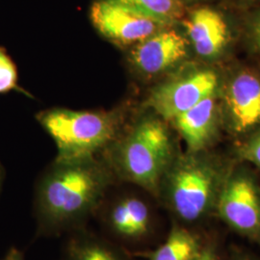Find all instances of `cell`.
<instances>
[{
	"instance_id": "20",
	"label": "cell",
	"mask_w": 260,
	"mask_h": 260,
	"mask_svg": "<svg viewBox=\"0 0 260 260\" xmlns=\"http://www.w3.org/2000/svg\"><path fill=\"white\" fill-rule=\"evenodd\" d=\"M229 260H260V258L255 255H252L249 252L240 251V250H234L232 252Z\"/></svg>"
},
{
	"instance_id": "18",
	"label": "cell",
	"mask_w": 260,
	"mask_h": 260,
	"mask_svg": "<svg viewBox=\"0 0 260 260\" xmlns=\"http://www.w3.org/2000/svg\"><path fill=\"white\" fill-rule=\"evenodd\" d=\"M194 260H224L220 244L214 238L205 239L202 250Z\"/></svg>"
},
{
	"instance_id": "3",
	"label": "cell",
	"mask_w": 260,
	"mask_h": 260,
	"mask_svg": "<svg viewBox=\"0 0 260 260\" xmlns=\"http://www.w3.org/2000/svg\"><path fill=\"white\" fill-rule=\"evenodd\" d=\"M114 177L138 186L156 200L159 187L177 154L166 124L157 119L139 121L105 149Z\"/></svg>"
},
{
	"instance_id": "8",
	"label": "cell",
	"mask_w": 260,
	"mask_h": 260,
	"mask_svg": "<svg viewBox=\"0 0 260 260\" xmlns=\"http://www.w3.org/2000/svg\"><path fill=\"white\" fill-rule=\"evenodd\" d=\"M218 77L209 70H197L159 85L149 95V105L164 120L173 121L212 95Z\"/></svg>"
},
{
	"instance_id": "15",
	"label": "cell",
	"mask_w": 260,
	"mask_h": 260,
	"mask_svg": "<svg viewBox=\"0 0 260 260\" xmlns=\"http://www.w3.org/2000/svg\"><path fill=\"white\" fill-rule=\"evenodd\" d=\"M143 14L171 26L184 16L181 0H121Z\"/></svg>"
},
{
	"instance_id": "1",
	"label": "cell",
	"mask_w": 260,
	"mask_h": 260,
	"mask_svg": "<svg viewBox=\"0 0 260 260\" xmlns=\"http://www.w3.org/2000/svg\"><path fill=\"white\" fill-rule=\"evenodd\" d=\"M105 162L93 157L60 160L42 177L35 196L39 233L59 236L85 229L114 183Z\"/></svg>"
},
{
	"instance_id": "13",
	"label": "cell",
	"mask_w": 260,
	"mask_h": 260,
	"mask_svg": "<svg viewBox=\"0 0 260 260\" xmlns=\"http://www.w3.org/2000/svg\"><path fill=\"white\" fill-rule=\"evenodd\" d=\"M66 260H133L127 250L108 238L89 233L86 228L70 234Z\"/></svg>"
},
{
	"instance_id": "5",
	"label": "cell",
	"mask_w": 260,
	"mask_h": 260,
	"mask_svg": "<svg viewBox=\"0 0 260 260\" xmlns=\"http://www.w3.org/2000/svg\"><path fill=\"white\" fill-rule=\"evenodd\" d=\"M215 215L234 233L260 247V186L250 172H230Z\"/></svg>"
},
{
	"instance_id": "14",
	"label": "cell",
	"mask_w": 260,
	"mask_h": 260,
	"mask_svg": "<svg viewBox=\"0 0 260 260\" xmlns=\"http://www.w3.org/2000/svg\"><path fill=\"white\" fill-rule=\"evenodd\" d=\"M205 240L192 228L174 222L165 241L147 253V260H194Z\"/></svg>"
},
{
	"instance_id": "11",
	"label": "cell",
	"mask_w": 260,
	"mask_h": 260,
	"mask_svg": "<svg viewBox=\"0 0 260 260\" xmlns=\"http://www.w3.org/2000/svg\"><path fill=\"white\" fill-rule=\"evenodd\" d=\"M183 23L199 55L205 58L218 55L228 43V24L215 10L208 7L196 9Z\"/></svg>"
},
{
	"instance_id": "7",
	"label": "cell",
	"mask_w": 260,
	"mask_h": 260,
	"mask_svg": "<svg viewBox=\"0 0 260 260\" xmlns=\"http://www.w3.org/2000/svg\"><path fill=\"white\" fill-rule=\"evenodd\" d=\"M90 17L103 37L121 47H133L158 31L170 27L121 0L94 1Z\"/></svg>"
},
{
	"instance_id": "12",
	"label": "cell",
	"mask_w": 260,
	"mask_h": 260,
	"mask_svg": "<svg viewBox=\"0 0 260 260\" xmlns=\"http://www.w3.org/2000/svg\"><path fill=\"white\" fill-rule=\"evenodd\" d=\"M215 119L216 102L212 94L173 120L185 142L187 152H200L207 149L213 139Z\"/></svg>"
},
{
	"instance_id": "16",
	"label": "cell",
	"mask_w": 260,
	"mask_h": 260,
	"mask_svg": "<svg viewBox=\"0 0 260 260\" xmlns=\"http://www.w3.org/2000/svg\"><path fill=\"white\" fill-rule=\"evenodd\" d=\"M17 81L16 66L5 51L0 49V93L9 92L16 88Z\"/></svg>"
},
{
	"instance_id": "22",
	"label": "cell",
	"mask_w": 260,
	"mask_h": 260,
	"mask_svg": "<svg viewBox=\"0 0 260 260\" xmlns=\"http://www.w3.org/2000/svg\"><path fill=\"white\" fill-rule=\"evenodd\" d=\"M64 260H66V259H64Z\"/></svg>"
},
{
	"instance_id": "19",
	"label": "cell",
	"mask_w": 260,
	"mask_h": 260,
	"mask_svg": "<svg viewBox=\"0 0 260 260\" xmlns=\"http://www.w3.org/2000/svg\"><path fill=\"white\" fill-rule=\"evenodd\" d=\"M251 35L254 46L260 51V13L251 21Z\"/></svg>"
},
{
	"instance_id": "17",
	"label": "cell",
	"mask_w": 260,
	"mask_h": 260,
	"mask_svg": "<svg viewBox=\"0 0 260 260\" xmlns=\"http://www.w3.org/2000/svg\"><path fill=\"white\" fill-rule=\"evenodd\" d=\"M239 155L244 161L260 169V130L242 146Z\"/></svg>"
},
{
	"instance_id": "2",
	"label": "cell",
	"mask_w": 260,
	"mask_h": 260,
	"mask_svg": "<svg viewBox=\"0 0 260 260\" xmlns=\"http://www.w3.org/2000/svg\"><path fill=\"white\" fill-rule=\"evenodd\" d=\"M204 152L177 155L162 179L156 198L174 222L188 228L205 223L215 215L231 172Z\"/></svg>"
},
{
	"instance_id": "21",
	"label": "cell",
	"mask_w": 260,
	"mask_h": 260,
	"mask_svg": "<svg viewBox=\"0 0 260 260\" xmlns=\"http://www.w3.org/2000/svg\"><path fill=\"white\" fill-rule=\"evenodd\" d=\"M3 260H24V257L21 251L16 248H11Z\"/></svg>"
},
{
	"instance_id": "6",
	"label": "cell",
	"mask_w": 260,
	"mask_h": 260,
	"mask_svg": "<svg viewBox=\"0 0 260 260\" xmlns=\"http://www.w3.org/2000/svg\"><path fill=\"white\" fill-rule=\"evenodd\" d=\"M96 216L110 240L125 250L127 246L147 240L154 232L155 216L151 205L136 194L105 196Z\"/></svg>"
},
{
	"instance_id": "9",
	"label": "cell",
	"mask_w": 260,
	"mask_h": 260,
	"mask_svg": "<svg viewBox=\"0 0 260 260\" xmlns=\"http://www.w3.org/2000/svg\"><path fill=\"white\" fill-rule=\"evenodd\" d=\"M187 43L176 30L164 28L133 47L130 63L142 75H160L185 58Z\"/></svg>"
},
{
	"instance_id": "10",
	"label": "cell",
	"mask_w": 260,
	"mask_h": 260,
	"mask_svg": "<svg viewBox=\"0 0 260 260\" xmlns=\"http://www.w3.org/2000/svg\"><path fill=\"white\" fill-rule=\"evenodd\" d=\"M226 101L233 129L244 133L260 124V79L249 72L236 75L229 87Z\"/></svg>"
},
{
	"instance_id": "4",
	"label": "cell",
	"mask_w": 260,
	"mask_h": 260,
	"mask_svg": "<svg viewBox=\"0 0 260 260\" xmlns=\"http://www.w3.org/2000/svg\"><path fill=\"white\" fill-rule=\"evenodd\" d=\"M39 120L54 141L60 160L95 156L119 137L121 123L118 112L69 109L44 112Z\"/></svg>"
}]
</instances>
